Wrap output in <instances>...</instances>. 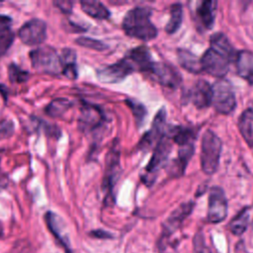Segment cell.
<instances>
[{"mask_svg": "<svg viewBox=\"0 0 253 253\" xmlns=\"http://www.w3.org/2000/svg\"><path fill=\"white\" fill-rule=\"evenodd\" d=\"M236 52L222 33H215L211 37L210 47L205 51L201 59L202 69L208 74L223 78L229 69V64L234 60Z\"/></svg>", "mask_w": 253, "mask_h": 253, "instance_id": "cell-1", "label": "cell"}, {"mask_svg": "<svg viewBox=\"0 0 253 253\" xmlns=\"http://www.w3.org/2000/svg\"><path fill=\"white\" fill-rule=\"evenodd\" d=\"M152 10L149 7L137 6L126 12L123 20L125 33L141 41H151L157 37V29L150 20Z\"/></svg>", "mask_w": 253, "mask_h": 253, "instance_id": "cell-2", "label": "cell"}, {"mask_svg": "<svg viewBox=\"0 0 253 253\" xmlns=\"http://www.w3.org/2000/svg\"><path fill=\"white\" fill-rule=\"evenodd\" d=\"M222 143L220 138L211 129H207L202 138L201 167L206 174H213L219 164Z\"/></svg>", "mask_w": 253, "mask_h": 253, "instance_id": "cell-3", "label": "cell"}, {"mask_svg": "<svg viewBox=\"0 0 253 253\" xmlns=\"http://www.w3.org/2000/svg\"><path fill=\"white\" fill-rule=\"evenodd\" d=\"M33 67L41 73L58 75L62 72V62L57 51L48 45L40 46L30 52Z\"/></svg>", "mask_w": 253, "mask_h": 253, "instance_id": "cell-4", "label": "cell"}, {"mask_svg": "<svg viewBox=\"0 0 253 253\" xmlns=\"http://www.w3.org/2000/svg\"><path fill=\"white\" fill-rule=\"evenodd\" d=\"M171 148L172 140L165 133L155 144L153 154L145 167V173L142 176V180L145 185L149 186L153 183L158 171L167 162L168 156L171 152Z\"/></svg>", "mask_w": 253, "mask_h": 253, "instance_id": "cell-5", "label": "cell"}, {"mask_svg": "<svg viewBox=\"0 0 253 253\" xmlns=\"http://www.w3.org/2000/svg\"><path fill=\"white\" fill-rule=\"evenodd\" d=\"M211 105L215 111L222 115L230 114L236 107V100L232 84L224 78L218 79L211 85Z\"/></svg>", "mask_w": 253, "mask_h": 253, "instance_id": "cell-6", "label": "cell"}, {"mask_svg": "<svg viewBox=\"0 0 253 253\" xmlns=\"http://www.w3.org/2000/svg\"><path fill=\"white\" fill-rule=\"evenodd\" d=\"M122 168L120 164V148L118 142H115L106 155V169L103 178V189L106 192V203H114L113 189L116 185Z\"/></svg>", "mask_w": 253, "mask_h": 253, "instance_id": "cell-7", "label": "cell"}, {"mask_svg": "<svg viewBox=\"0 0 253 253\" xmlns=\"http://www.w3.org/2000/svg\"><path fill=\"white\" fill-rule=\"evenodd\" d=\"M136 71L133 63L126 55L117 62L99 68L97 70L98 80L103 83L113 84L123 81L129 74Z\"/></svg>", "mask_w": 253, "mask_h": 253, "instance_id": "cell-8", "label": "cell"}, {"mask_svg": "<svg viewBox=\"0 0 253 253\" xmlns=\"http://www.w3.org/2000/svg\"><path fill=\"white\" fill-rule=\"evenodd\" d=\"M147 73L160 85L176 89L182 82V76L178 70L167 63L164 62H153L147 71Z\"/></svg>", "mask_w": 253, "mask_h": 253, "instance_id": "cell-9", "label": "cell"}, {"mask_svg": "<svg viewBox=\"0 0 253 253\" xmlns=\"http://www.w3.org/2000/svg\"><path fill=\"white\" fill-rule=\"evenodd\" d=\"M18 37L27 45H38L46 38V24L41 19H32L18 31Z\"/></svg>", "mask_w": 253, "mask_h": 253, "instance_id": "cell-10", "label": "cell"}, {"mask_svg": "<svg viewBox=\"0 0 253 253\" xmlns=\"http://www.w3.org/2000/svg\"><path fill=\"white\" fill-rule=\"evenodd\" d=\"M227 215V200L220 187L213 186L210 189L208 219L212 223L222 221Z\"/></svg>", "mask_w": 253, "mask_h": 253, "instance_id": "cell-11", "label": "cell"}, {"mask_svg": "<svg viewBox=\"0 0 253 253\" xmlns=\"http://www.w3.org/2000/svg\"><path fill=\"white\" fill-rule=\"evenodd\" d=\"M106 121L103 111L95 105L83 103L78 120L79 128L83 132H91L101 127Z\"/></svg>", "mask_w": 253, "mask_h": 253, "instance_id": "cell-12", "label": "cell"}, {"mask_svg": "<svg viewBox=\"0 0 253 253\" xmlns=\"http://www.w3.org/2000/svg\"><path fill=\"white\" fill-rule=\"evenodd\" d=\"M166 131V110L164 107L159 109V111L156 113L150 129L144 133V135L141 137L138 148L141 150L150 148L154 143H157L159 139L165 134Z\"/></svg>", "mask_w": 253, "mask_h": 253, "instance_id": "cell-13", "label": "cell"}, {"mask_svg": "<svg viewBox=\"0 0 253 253\" xmlns=\"http://www.w3.org/2000/svg\"><path fill=\"white\" fill-rule=\"evenodd\" d=\"M188 97L198 109H206L211 105V85L206 80H198L190 90Z\"/></svg>", "mask_w": 253, "mask_h": 253, "instance_id": "cell-14", "label": "cell"}, {"mask_svg": "<svg viewBox=\"0 0 253 253\" xmlns=\"http://www.w3.org/2000/svg\"><path fill=\"white\" fill-rule=\"evenodd\" d=\"M194 204L193 202H187L177 208L164 221L163 223V235L171 236L182 224L183 220L192 212Z\"/></svg>", "mask_w": 253, "mask_h": 253, "instance_id": "cell-15", "label": "cell"}, {"mask_svg": "<svg viewBox=\"0 0 253 253\" xmlns=\"http://www.w3.org/2000/svg\"><path fill=\"white\" fill-rule=\"evenodd\" d=\"M234 61L238 76L253 85V52L247 49L240 50L236 52Z\"/></svg>", "mask_w": 253, "mask_h": 253, "instance_id": "cell-16", "label": "cell"}, {"mask_svg": "<svg viewBox=\"0 0 253 253\" xmlns=\"http://www.w3.org/2000/svg\"><path fill=\"white\" fill-rule=\"evenodd\" d=\"M194 150H195L194 144H187V145L180 146L178 157L170 163L169 167L167 168V173L173 177H178L183 175L187 167V164L194 153Z\"/></svg>", "mask_w": 253, "mask_h": 253, "instance_id": "cell-17", "label": "cell"}, {"mask_svg": "<svg viewBox=\"0 0 253 253\" xmlns=\"http://www.w3.org/2000/svg\"><path fill=\"white\" fill-rule=\"evenodd\" d=\"M126 55L133 63L136 71H142L147 73L151 64L154 62L149 49L144 45L136 46L130 49Z\"/></svg>", "mask_w": 253, "mask_h": 253, "instance_id": "cell-18", "label": "cell"}, {"mask_svg": "<svg viewBox=\"0 0 253 253\" xmlns=\"http://www.w3.org/2000/svg\"><path fill=\"white\" fill-rule=\"evenodd\" d=\"M166 135L179 146L187 145V144H194L197 131L193 127L189 126H172L165 131Z\"/></svg>", "mask_w": 253, "mask_h": 253, "instance_id": "cell-19", "label": "cell"}, {"mask_svg": "<svg viewBox=\"0 0 253 253\" xmlns=\"http://www.w3.org/2000/svg\"><path fill=\"white\" fill-rule=\"evenodd\" d=\"M217 2L206 0L200 3L197 8V15L206 29H211L215 20Z\"/></svg>", "mask_w": 253, "mask_h": 253, "instance_id": "cell-20", "label": "cell"}, {"mask_svg": "<svg viewBox=\"0 0 253 253\" xmlns=\"http://www.w3.org/2000/svg\"><path fill=\"white\" fill-rule=\"evenodd\" d=\"M45 222H46V225H47L48 229L50 230V232L63 245L66 252H69L68 240L65 237V235L62 233L63 232V222H62L61 218L54 212L47 211L45 213Z\"/></svg>", "mask_w": 253, "mask_h": 253, "instance_id": "cell-21", "label": "cell"}, {"mask_svg": "<svg viewBox=\"0 0 253 253\" xmlns=\"http://www.w3.org/2000/svg\"><path fill=\"white\" fill-rule=\"evenodd\" d=\"M238 128L245 142L253 148V109H246L240 115Z\"/></svg>", "mask_w": 253, "mask_h": 253, "instance_id": "cell-22", "label": "cell"}, {"mask_svg": "<svg viewBox=\"0 0 253 253\" xmlns=\"http://www.w3.org/2000/svg\"><path fill=\"white\" fill-rule=\"evenodd\" d=\"M178 61L180 65L192 73H200L203 71L201 59L198 58L193 52L185 48H178Z\"/></svg>", "mask_w": 253, "mask_h": 253, "instance_id": "cell-23", "label": "cell"}, {"mask_svg": "<svg viewBox=\"0 0 253 253\" xmlns=\"http://www.w3.org/2000/svg\"><path fill=\"white\" fill-rule=\"evenodd\" d=\"M81 9L90 17L98 20H106L110 17L111 13L108 8L99 1H81Z\"/></svg>", "mask_w": 253, "mask_h": 253, "instance_id": "cell-24", "label": "cell"}, {"mask_svg": "<svg viewBox=\"0 0 253 253\" xmlns=\"http://www.w3.org/2000/svg\"><path fill=\"white\" fill-rule=\"evenodd\" d=\"M250 210L249 208H244L241 210L229 222V230L235 235H241L247 229L249 223Z\"/></svg>", "mask_w": 253, "mask_h": 253, "instance_id": "cell-25", "label": "cell"}, {"mask_svg": "<svg viewBox=\"0 0 253 253\" xmlns=\"http://www.w3.org/2000/svg\"><path fill=\"white\" fill-rule=\"evenodd\" d=\"M183 20V9L180 3H174L170 7V18L165 26V31L168 34L176 33L181 27Z\"/></svg>", "mask_w": 253, "mask_h": 253, "instance_id": "cell-26", "label": "cell"}, {"mask_svg": "<svg viewBox=\"0 0 253 253\" xmlns=\"http://www.w3.org/2000/svg\"><path fill=\"white\" fill-rule=\"evenodd\" d=\"M71 105V102L66 98H56L46 106L45 113L51 118H61Z\"/></svg>", "mask_w": 253, "mask_h": 253, "instance_id": "cell-27", "label": "cell"}, {"mask_svg": "<svg viewBox=\"0 0 253 253\" xmlns=\"http://www.w3.org/2000/svg\"><path fill=\"white\" fill-rule=\"evenodd\" d=\"M126 104L129 107V109L131 110L132 112V115L134 117V121H135V124L138 127H140L142 125H143V122H144V118L147 114L146 112V109L145 107L139 103V102H136L132 99H127L126 100Z\"/></svg>", "mask_w": 253, "mask_h": 253, "instance_id": "cell-28", "label": "cell"}, {"mask_svg": "<svg viewBox=\"0 0 253 253\" xmlns=\"http://www.w3.org/2000/svg\"><path fill=\"white\" fill-rule=\"evenodd\" d=\"M9 79L13 83H23L28 80L30 73L15 63H11L8 67Z\"/></svg>", "mask_w": 253, "mask_h": 253, "instance_id": "cell-29", "label": "cell"}, {"mask_svg": "<svg viewBox=\"0 0 253 253\" xmlns=\"http://www.w3.org/2000/svg\"><path fill=\"white\" fill-rule=\"evenodd\" d=\"M14 39L15 35L10 29L0 31V57L8 51L14 42Z\"/></svg>", "mask_w": 253, "mask_h": 253, "instance_id": "cell-30", "label": "cell"}, {"mask_svg": "<svg viewBox=\"0 0 253 253\" xmlns=\"http://www.w3.org/2000/svg\"><path fill=\"white\" fill-rule=\"evenodd\" d=\"M75 42L81 46L96 49V50H104L108 47L107 44L104 43L103 42H101L99 40L87 38V37H80V38L76 39Z\"/></svg>", "mask_w": 253, "mask_h": 253, "instance_id": "cell-31", "label": "cell"}, {"mask_svg": "<svg viewBox=\"0 0 253 253\" xmlns=\"http://www.w3.org/2000/svg\"><path fill=\"white\" fill-rule=\"evenodd\" d=\"M14 123L10 120L0 121V140L10 137L14 133Z\"/></svg>", "mask_w": 253, "mask_h": 253, "instance_id": "cell-32", "label": "cell"}, {"mask_svg": "<svg viewBox=\"0 0 253 253\" xmlns=\"http://www.w3.org/2000/svg\"><path fill=\"white\" fill-rule=\"evenodd\" d=\"M194 247H195V253H211V251L205 246L204 237H203V234L201 233L196 235L194 240Z\"/></svg>", "mask_w": 253, "mask_h": 253, "instance_id": "cell-33", "label": "cell"}, {"mask_svg": "<svg viewBox=\"0 0 253 253\" xmlns=\"http://www.w3.org/2000/svg\"><path fill=\"white\" fill-rule=\"evenodd\" d=\"M54 5L63 13H70L72 11L73 3L71 1H54Z\"/></svg>", "mask_w": 253, "mask_h": 253, "instance_id": "cell-34", "label": "cell"}, {"mask_svg": "<svg viewBox=\"0 0 253 253\" xmlns=\"http://www.w3.org/2000/svg\"><path fill=\"white\" fill-rule=\"evenodd\" d=\"M11 24H12L11 17L7 15H0V31L10 29Z\"/></svg>", "mask_w": 253, "mask_h": 253, "instance_id": "cell-35", "label": "cell"}, {"mask_svg": "<svg viewBox=\"0 0 253 253\" xmlns=\"http://www.w3.org/2000/svg\"><path fill=\"white\" fill-rule=\"evenodd\" d=\"M8 185V176L0 169V192Z\"/></svg>", "mask_w": 253, "mask_h": 253, "instance_id": "cell-36", "label": "cell"}, {"mask_svg": "<svg viewBox=\"0 0 253 253\" xmlns=\"http://www.w3.org/2000/svg\"><path fill=\"white\" fill-rule=\"evenodd\" d=\"M91 234L95 237H99V238H107V237H111V235L106 232V231H103V230H95V231H92Z\"/></svg>", "mask_w": 253, "mask_h": 253, "instance_id": "cell-37", "label": "cell"}, {"mask_svg": "<svg viewBox=\"0 0 253 253\" xmlns=\"http://www.w3.org/2000/svg\"><path fill=\"white\" fill-rule=\"evenodd\" d=\"M3 236V226H2V224H1V222H0V238Z\"/></svg>", "mask_w": 253, "mask_h": 253, "instance_id": "cell-38", "label": "cell"}, {"mask_svg": "<svg viewBox=\"0 0 253 253\" xmlns=\"http://www.w3.org/2000/svg\"><path fill=\"white\" fill-rule=\"evenodd\" d=\"M67 253H70V252H67Z\"/></svg>", "mask_w": 253, "mask_h": 253, "instance_id": "cell-39", "label": "cell"}]
</instances>
